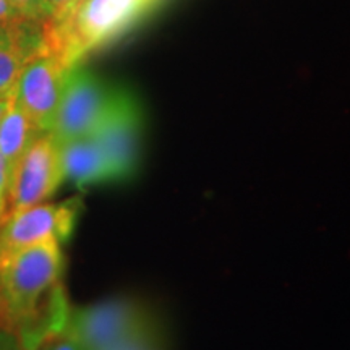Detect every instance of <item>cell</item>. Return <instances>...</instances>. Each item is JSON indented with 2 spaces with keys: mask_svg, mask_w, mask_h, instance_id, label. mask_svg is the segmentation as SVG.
Listing matches in <instances>:
<instances>
[{
  "mask_svg": "<svg viewBox=\"0 0 350 350\" xmlns=\"http://www.w3.org/2000/svg\"><path fill=\"white\" fill-rule=\"evenodd\" d=\"M116 88L78 64L70 70L52 133L59 143L88 137L94 131L111 103Z\"/></svg>",
  "mask_w": 350,
  "mask_h": 350,
  "instance_id": "cell-5",
  "label": "cell"
},
{
  "mask_svg": "<svg viewBox=\"0 0 350 350\" xmlns=\"http://www.w3.org/2000/svg\"><path fill=\"white\" fill-rule=\"evenodd\" d=\"M46 49V23L21 20L0 25V98L13 96L26 64Z\"/></svg>",
  "mask_w": 350,
  "mask_h": 350,
  "instance_id": "cell-9",
  "label": "cell"
},
{
  "mask_svg": "<svg viewBox=\"0 0 350 350\" xmlns=\"http://www.w3.org/2000/svg\"><path fill=\"white\" fill-rule=\"evenodd\" d=\"M7 200H8V178H7L5 163H3V157L0 154V224H2L7 217Z\"/></svg>",
  "mask_w": 350,
  "mask_h": 350,
  "instance_id": "cell-14",
  "label": "cell"
},
{
  "mask_svg": "<svg viewBox=\"0 0 350 350\" xmlns=\"http://www.w3.org/2000/svg\"><path fill=\"white\" fill-rule=\"evenodd\" d=\"M91 135L106 154L116 182L133 177L142 156L143 113L130 91L116 88L103 119Z\"/></svg>",
  "mask_w": 350,
  "mask_h": 350,
  "instance_id": "cell-4",
  "label": "cell"
},
{
  "mask_svg": "<svg viewBox=\"0 0 350 350\" xmlns=\"http://www.w3.org/2000/svg\"><path fill=\"white\" fill-rule=\"evenodd\" d=\"M156 0H77L46 23L47 47L70 68L124 34Z\"/></svg>",
  "mask_w": 350,
  "mask_h": 350,
  "instance_id": "cell-2",
  "label": "cell"
},
{
  "mask_svg": "<svg viewBox=\"0 0 350 350\" xmlns=\"http://www.w3.org/2000/svg\"><path fill=\"white\" fill-rule=\"evenodd\" d=\"M12 98H13V96H10V98H0V120H2L3 116H5L7 109L12 103Z\"/></svg>",
  "mask_w": 350,
  "mask_h": 350,
  "instance_id": "cell-19",
  "label": "cell"
},
{
  "mask_svg": "<svg viewBox=\"0 0 350 350\" xmlns=\"http://www.w3.org/2000/svg\"><path fill=\"white\" fill-rule=\"evenodd\" d=\"M75 2L77 0H49L52 8H54V16H52V20L65 15V13L73 7V3Z\"/></svg>",
  "mask_w": 350,
  "mask_h": 350,
  "instance_id": "cell-17",
  "label": "cell"
},
{
  "mask_svg": "<svg viewBox=\"0 0 350 350\" xmlns=\"http://www.w3.org/2000/svg\"><path fill=\"white\" fill-rule=\"evenodd\" d=\"M0 329L7 331V319H5V310H3L2 291H0Z\"/></svg>",
  "mask_w": 350,
  "mask_h": 350,
  "instance_id": "cell-18",
  "label": "cell"
},
{
  "mask_svg": "<svg viewBox=\"0 0 350 350\" xmlns=\"http://www.w3.org/2000/svg\"><path fill=\"white\" fill-rule=\"evenodd\" d=\"M83 209L80 198L41 203L7 216L0 224V260L13 252L42 242L64 243L75 229Z\"/></svg>",
  "mask_w": 350,
  "mask_h": 350,
  "instance_id": "cell-6",
  "label": "cell"
},
{
  "mask_svg": "<svg viewBox=\"0 0 350 350\" xmlns=\"http://www.w3.org/2000/svg\"><path fill=\"white\" fill-rule=\"evenodd\" d=\"M26 20L21 13L16 10L10 0H0V25L15 23V21Z\"/></svg>",
  "mask_w": 350,
  "mask_h": 350,
  "instance_id": "cell-15",
  "label": "cell"
},
{
  "mask_svg": "<svg viewBox=\"0 0 350 350\" xmlns=\"http://www.w3.org/2000/svg\"><path fill=\"white\" fill-rule=\"evenodd\" d=\"M42 133L12 98L5 116L0 120V154L5 163L8 185L26 151Z\"/></svg>",
  "mask_w": 350,
  "mask_h": 350,
  "instance_id": "cell-11",
  "label": "cell"
},
{
  "mask_svg": "<svg viewBox=\"0 0 350 350\" xmlns=\"http://www.w3.org/2000/svg\"><path fill=\"white\" fill-rule=\"evenodd\" d=\"M26 20L38 21V23H47L54 16V8L49 0H10Z\"/></svg>",
  "mask_w": 350,
  "mask_h": 350,
  "instance_id": "cell-13",
  "label": "cell"
},
{
  "mask_svg": "<svg viewBox=\"0 0 350 350\" xmlns=\"http://www.w3.org/2000/svg\"><path fill=\"white\" fill-rule=\"evenodd\" d=\"M65 180L78 188L116 182L109 161L93 135L60 143Z\"/></svg>",
  "mask_w": 350,
  "mask_h": 350,
  "instance_id": "cell-10",
  "label": "cell"
},
{
  "mask_svg": "<svg viewBox=\"0 0 350 350\" xmlns=\"http://www.w3.org/2000/svg\"><path fill=\"white\" fill-rule=\"evenodd\" d=\"M0 350H23V347L15 334L0 329Z\"/></svg>",
  "mask_w": 350,
  "mask_h": 350,
  "instance_id": "cell-16",
  "label": "cell"
},
{
  "mask_svg": "<svg viewBox=\"0 0 350 350\" xmlns=\"http://www.w3.org/2000/svg\"><path fill=\"white\" fill-rule=\"evenodd\" d=\"M31 350H85L75 336L68 331L67 325L60 329L52 331L39 340Z\"/></svg>",
  "mask_w": 350,
  "mask_h": 350,
  "instance_id": "cell-12",
  "label": "cell"
},
{
  "mask_svg": "<svg viewBox=\"0 0 350 350\" xmlns=\"http://www.w3.org/2000/svg\"><path fill=\"white\" fill-rule=\"evenodd\" d=\"M64 180L60 143L52 133H42L29 146L13 174L8 185L7 216L49 200Z\"/></svg>",
  "mask_w": 350,
  "mask_h": 350,
  "instance_id": "cell-8",
  "label": "cell"
},
{
  "mask_svg": "<svg viewBox=\"0 0 350 350\" xmlns=\"http://www.w3.org/2000/svg\"><path fill=\"white\" fill-rule=\"evenodd\" d=\"M67 327L85 350H109L154 329L144 306L129 299L70 310Z\"/></svg>",
  "mask_w": 350,
  "mask_h": 350,
  "instance_id": "cell-3",
  "label": "cell"
},
{
  "mask_svg": "<svg viewBox=\"0 0 350 350\" xmlns=\"http://www.w3.org/2000/svg\"><path fill=\"white\" fill-rule=\"evenodd\" d=\"M64 266V253L55 240L29 245L0 260L7 331L18 338L23 350H31L44 336L67 325Z\"/></svg>",
  "mask_w": 350,
  "mask_h": 350,
  "instance_id": "cell-1",
  "label": "cell"
},
{
  "mask_svg": "<svg viewBox=\"0 0 350 350\" xmlns=\"http://www.w3.org/2000/svg\"><path fill=\"white\" fill-rule=\"evenodd\" d=\"M72 68L59 55L46 49L26 64L18 78L13 99L44 133H49L54 126Z\"/></svg>",
  "mask_w": 350,
  "mask_h": 350,
  "instance_id": "cell-7",
  "label": "cell"
}]
</instances>
